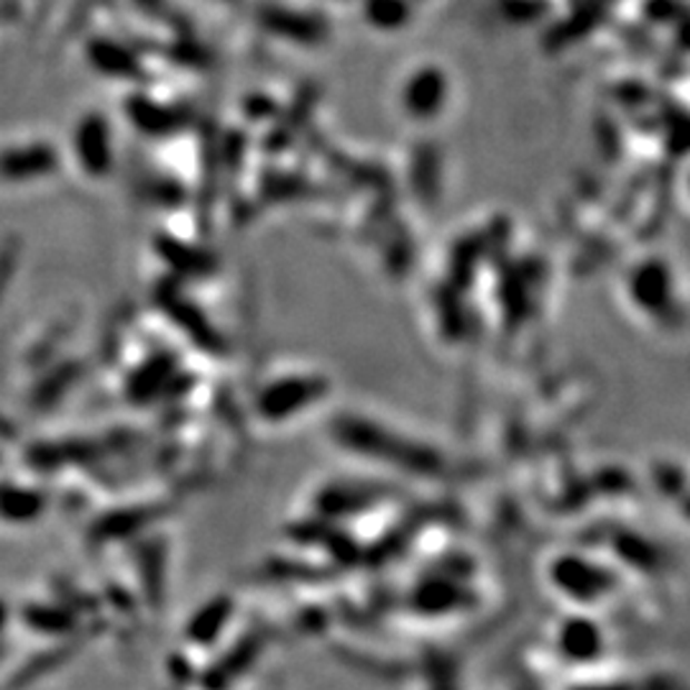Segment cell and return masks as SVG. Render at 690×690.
Here are the masks:
<instances>
[{"label": "cell", "mask_w": 690, "mask_h": 690, "mask_svg": "<svg viewBox=\"0 0 690 690\" xmlns=\"http://www.w3.org/2000/svg\"><path fill=\"white\" fill-rule=\"evenodd\" d=\"M323 384L315 382V378H305V376H287L279 378L266 386L258 396V412L269 420H289L295 417V412L307 410L309 404L315 400H321Z\"/></svg>", "instance_id": "obj_1"}, {"label": "cell", "mask_w": 690, "mask_h": 690, "mask_svg": "<svg viewBox=\"0 0 690 690\" xmlns=\"http://www.w3.org/2000/svg\"><path fill=\"white\" fill-rule=\"evenodd\" d=\"M366 19L376 29L394 31L410 21L407 0H366Z\"/></svg>", "instance_id": "obj_6"}, {"label": "cell", "mask_w": 690, "mask_h": 690, "mask_svg": "<svg viewBox=\"0 0 690 690\" xmlns=\"http://www.w3.org/2000/svg\"><path fill=\"white\" fill-rule=\"evenodd\" d=\"M264 21H266V29H272L276 33H284V37H292V39L309 41V39L321 37V23L307 19V16H302V13L266 11Z\"/></svg>", "instance_id": "obj_5"}, {"label": "cell", "mask_w": 690, "mask_h": 690, "mask_svg": "<svg viewBox=\"0 0 690 690\" xmlns=\"http://www.w3.org/2000/svg\"><path fill=\"white\" fill-rule=\"evenodd\" d=\"M632 295L637 305L650 309V315H660L668 305V272L658 262H647L632 276Z\"/></svg>", "instance_id": "obj_4"}, {"label": "cell", "mask_w": 690, "mask_h": 690, "mask_svg": "<svg viewBox=\"0 0 690 690\" xmlns=\"http://www.w3.org/2000/svg\"><path fill=\"white\" fill-rule=\"evenodd\" d=\"M447 98V80L435 67H425L414 72L402 92V106L412 118L430 120L443 110Z\"/></svg>", "instance_id": "obj_3"}, {"label": "cell", "mask_w": 690, "mask_h": 690, "mask_svg": "<svg viewBox=\"0 0 690 690\" xmlns=\"http://www.w3.org/2000/svg\"><path fill=\"white\" fill-rule=\"evenodd\" d=\"M550 575L560 591L573 593V597H578L575 601L581 603L599 601L603 593H611V589H614L611 578H607L599 565L585 563V560L575 555H563V560H558L550 568Z\"/></svg>", "instance_id": "obj_2"}, {"label": "cell", "mask_w": 690, "mask_h": 690, "mask_svg": "<svg viewBox=\"0 0 690 690\" xmlns=\"http://www.w3.org/2000/svg\"><path fill=\"white\" fill-rule=\"evenodd\" d=\"M644 13L654 21H668L676 13H680V6L676 3V0H647Z\"/></svg>", "instance_id": "obj_8"}, {"label": "cell", "mask_w": 690, "mask_h": 690, "mask_svg": "<svg viewBox=\"0 0 690 690\" xmlns=\"http://www.w3.org/2000/svg\"><path fill=\"white\" fill-rule=\"evenodd\" d=\"M545 0H504V11L516 21L538 19L540 13H545Z\"/></svg>", "instance_id": "obj_7"}]
</instances>
